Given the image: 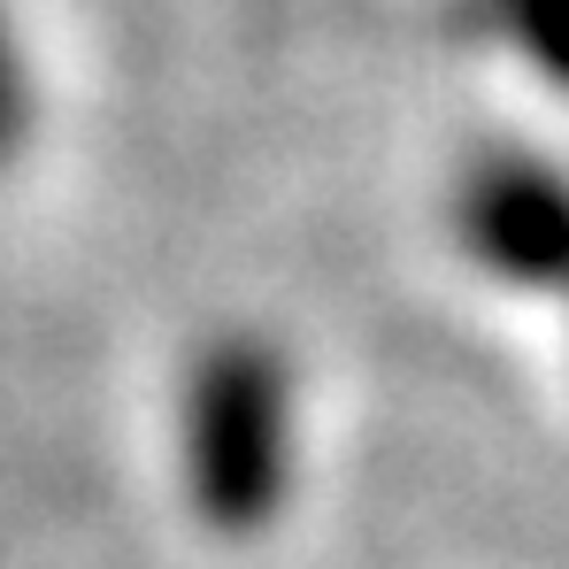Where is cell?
Instances as JSON below:
<instances>
[{"label":"cell","instance_id":"obj_2","mask_svg":"<svg viewBox=\"0 0 569 569\" xmlns=\"http://www.w3.org/2000/svg\"><path fill=\"white\" fill-rule=\"evenodd\" d=\"M470 247L508 270L516 284H569V186L531 170V162H500L485 170L462 200Z\"/></svg>","mask_w":569,"mask_h":569},{"label":"cell","instance_id":"obj_3","mask_svg":"<svg viewBox=\"0 0 569 569\" xmlns=\"http://www.w3.org/2000/svg\"><path fill=\"white\" fill-rule=\"evenodd\" d=\"M16 139V62H8V39H0V147Z\"/></svg>","mask_w":569,"mask_h":569},{"label":"cell","instance_id":"obj_1","mask_svg":"<svg viewBox=\"0 0 569 569\" xmlns=\"http://www.w3.org/2000/svg\"><path fill=\"white\" fill-rule=\"evenodd\" d=\"M192 500L216 531H254L284 492V370L262 347H223L200 362L186 408Z\"/></svg>","mask_w":569,"mask_h":569}]
</instances>
